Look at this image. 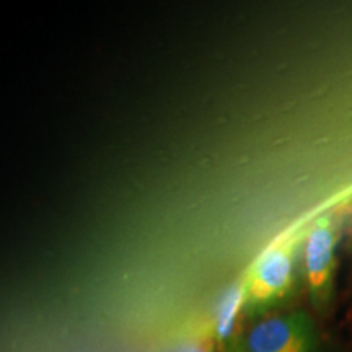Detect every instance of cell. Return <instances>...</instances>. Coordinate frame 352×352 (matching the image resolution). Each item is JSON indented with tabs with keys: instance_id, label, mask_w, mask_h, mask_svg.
<instances>
[{
	"instance_id": "2",
	"label": "cell",
	"mask_w": 352,
	"mask_h": 352,
	"mask_svg": "<svg viewBox=\"0 0 352 352\" xmlns=\"http://www.w3.org/2000/svg\"><path fill=\"white\" fill-rule=\"evenodd\" d=\"M318 334L303 310L271 314L250 321L223 352H316Z\"/></svg>"
},
{
	"instance_id": "1",
	"label": "cell",
	"mask_w": 352,
	"mask_h": 352,
	"mask_svg": "<svg viewBox=\"0 0 352 352\" xmlns=\"http://www.w3.org/2000/svg\"><path fill=\"white\" fill-rule=\"evenodd\" d=\"M305 226L277 239L252 263L243 279L241 318L254 321L271 315L296 292L300 279V252Z\"/></svg>"
},
{
	"instance_id": "3",
	"label": "cell",
	"mask_w": 352,
	"mask_h": 352,
	"mask_svg": "<svg viewBox=\"0 0 352 352\" xmlns=\"http://www.w3.org/2000/svg\"><path fill=\"white\" fill-rule=\"evenodd\" d=\"M340 230L331 214H320L307 227L300 252V277L316 310L331 303L338 267Z\"/></svg>"
},
{
	"instance_id": "4",
	"label": "cell",
	"mask_w": 352,
	"mask_h": 352,
	"mask_svg": "<svg viewBox=\"0 0 352 352\" xmlns=\"http://www.w3.org/2000/svg\"><path fill=\"white\" fill-rule=\"evenodd\" d=\"M241 305H243V292H241V284L239 283L228 290L220 303L217 323H215V338H217L222 351H226L235 340L236 321L241 318Z\"/></svg>"
}]
</instances>
